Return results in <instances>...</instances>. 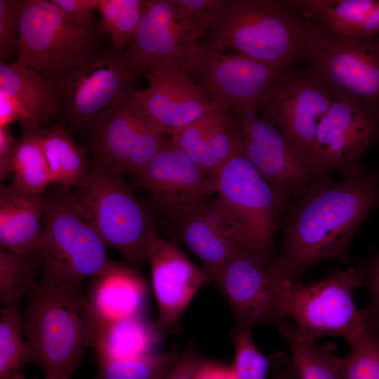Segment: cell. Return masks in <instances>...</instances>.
<instances>
[{
  "label": "cell",
  "instance_id": "681fc988",
  "mask_svg": "<svg viewBox=\"0 0 379 379\" xmlns=\"http://www.w3.org/2000/svg\"><path fill=\"white\" fill-rule=\"evenodd\" d=\"M162 379V378H161Z\"/></svg>",
  "mask_w": 379,
  "mask_h": 379
},
{
  "label": "cell",
  "instance_id": "30bf717a",
  "mask_svg": "<svg viewBox=\"0 0 379 379\" xmlns=\"http://www.w3.org/2000/svg\"><path fill=\"white\" fill-rule=\"evenodd\" d=\"M362 286L357 267L335 270L324 279L305 284L290 281L285 298V314L291 317L300 335L317 340L344 338L352 345L364 333L366 321L354 302L353 291Z\"/></svg>",
  "mask_w": 379,
  "mask_h": 379
},
{
  "label": "cell",
  "instance_id": "83f0119b",
  "mask_svg": "<svg viewBox=\"0 0 379 379\" xmlns=\"http://www.w3.org/2000/svg\"><path fill=\"white\" fill-rule=\"evenodd\" d=\"M39 133L52 183L72 187L82 182L89 169L83 149L70 135L58 125L45 127Z\"/></svg>",
  "mask_w": 379,
  "mask_h": 379
},
{
  "label": "cell",
  "instance_id": "8d00e7d4",
  "mask_svg": "<svg viewBox=\"0 0 379 379\" xmlns=\"http://www.w3.org/2000/svg\"><path fill=\"white\" fill-rule=\"evenodd\" d=\"M22 0H0V59L17 51L18 31Z\"/></svg>",
  "mask_w": 379,
  "mask_h": 379
},
{
  "label": "cell",
  "instance_id": "ac0fdd59",
  "mask_svg": "<svg viewBox=\"0 0 379 379\" xmlns=\"http://www.w3.org/2000/svg\"><path fill=\"white\" fill-rule=\"evenodd\" d=\"M202 36L175 0H145L136 32L126 50L147 72L166 62H186Z\"/></svg>",
  "mask_w": 379,
  "mask_h": 379
},
{
  "label": "cell",
  "instance_id": "74e56055",
  "mask_svg": "<svg viewBox=\"0 0 379 379\" xmlns=\"http://www.w3.org/2000/svg\"><path fill=\"white\" fill-rule=\"evenodd\" d=\"M362 286L370 294V302L363 312L368 324L379 331V254L368 258L357 267Z\"/></svg>",
  "mask_w": 379,
  "mask_h": 379
},
{
  "label": "cell",
  "instance_id": "4316f807",
  "mask_svg": "<svg viewBox=\"0 0 379 379\" xmlns=\"http://www.w3.org/2000/svg\"><path fill=\"white\" fill-rule=\"evenodd\" d=\"M275 327L289 345L299 379H345L342 358L335 354V344L321 345L316 340L300 335L288 319Z\"/></svg>",
  "mask_w": 379,
  "mask_h": 379
},
{
  "label": "cell",
  "instance_id": "52a82bcc",
  "mask_svg": "<svg viewBox=\"0 0 379 379\" xmlns=\"http://www.w3.org/2000/svg\"><path fill=\"white\" fill-rule=\"evenodd\" d=\"M124 177L94 164L70 194L107 248L117 250L130 263L140 265L147 260L157 233Z\"/></svg>",
  "mask_w": 379,
  "mask_h": 379
},
{
  "label": "cell",
  "instance_id": "c3c4849f",
  "mask_svg": "<svg viewBox=\"0 0 379 379\" xmlns=\"http://www.w3.org/2000/svg\"><path fill=\"white\" fill-rule=\"evenodd\" d=\"M376 169H377V171H378V172L379 173V166L376 167Z\"/></svg>",
  "mask_w": 379,
  "mask_h": 379
},
{
  "label": "cell",
  "instance_id": "4dcf8cb0",
  "mask_svg": "<svg viewBox=\"0 0 379 379\" xmlns=\"http://www.w3.org/2000/svg\"><path fill=\"white\" fill-rule=\"evenodd\" d=\"M14 183L30 193L43 194L52 183L39 131L24 132L17 143L13 166Z\"/></svg>",
  "mask_w": 379,
  "mask_h": 379
},
{
  "label": "cell",
  "instance_id": "5bb4252c",
  "mask_svg": "<svg viewBox=\"0 0 379 379\" xmlns=\"http://www.w3.org/2000/svg\"><path fill=\"white\" fill-rule=\"evenodd\" d=\"M289 281L237 246L213 283L233 312L237 327L274 325L288 319L285 298Z\"/></svg>",
  "mask_w": 379,
  "mask_h": 379
},
{
  "label": "cell",
  "instance_id": "277c9868",
  "mask_svg": "<svg viewBox=\"0 0 379 379\" xmlns=\"http://www.w3.org/2000/svg\"><path fill=\"white\" fill-rule=\"evenodd\" d=\"M303 23L287 1L224 0L206 43L285 71L298 59Z\"/></svg>",
  "mask_w": 379,
  "mask_h": 379
},
{
  "label": "cell",
  "instance_id": "1f68e13d",
  "mask_svg": "<svg viewBox=\"0 0 379 379\" xmlns=\"http://www.w3.org/2000/svg\"><path fill=\"white\" fill-rule=\"evenodd\" d=\"M180 354L175 349L132 357L98 358L96 379H161Z\"/></svg>",
  "mask_w": 379,
  "mask_h": 379
},
{
  "label": "cell",
  "instance_id": "b9f144b4",
  "mask_svg": "<svg viewBox=\"0 0 379 379\" xmlns=\"http://www.w3.org/2000/svg\"><path fill=\"white\" fill-rule=\"evenodd\" d=\"M272 379H299L291 359L286 354L279 352L270 357Z\"/></svg>",
  "mask_w": 379,
  "mask_h": 379
},
{
  "label": "cell",
  "instance_id": "603a6c76",
  "mask_svg": "<svg viewBox=\"0 0 379 379\" xmlns=\"http://www.w3.org/2000/svg\"><path fill=\"white\" fill-rule=\"evenodd\" d=\"M44 197L11 182L0 190V246L39 255L43 239Z\"/></svg>",
  "mask_w": 379,
  "mask_h": 379
},
{
  "label": "cell",
  "instance_id": "7c38bea8",
  "mask_svg": "<svg viewBox=\"0 0 379 379\" xmlns=\"http://www.w3.org/2000/svg\"><path fill=\"white\" fill-rule=\"evenodd\" d=\"M379 142V115L352 98L335 95L319 125L309 164L317 178H343L366 168L364 152Z\"/></svg>",
  "mask_w": 379,
  "mask_h": 379
},
{
  "label": "cell",
  "instance_id": "f1b7e54d",
  "mask_svg": "<svg viewBox=\"0 0 379 379\" xmlns=\"http://www.w3.org/2000/svg\"><path fill=\"white\" fill-rule=\"evenodd\" d=\"M379 0L287 1L294 8L317 18L319 23L337 32L358 36L367 15Z\"/></svg>",
  "mask_w": 379,
  "mask_h": 379
},
{
  "label": "cell",
  "instance_id": "9c48e42d",
  "mask_svg": "<svg viewBox=\"0 0 379 379\" xmlns=\"http://www.w3.org/2000/svg\"><path fill=\"white\" fill-rule=\"evenodd\" d=\"M143 73L126 49L99 51L55 83L62 112L74 125L96 132L125 102Z\"/></svg>",
  "mask_w": 379,
  "mask_h": 379
},
{
  "label": "cell",
  "instance_id": "60d3db41",
  "mask_svg": "<svg viewBox=\"0 0 379 379\" xmlns=\"http://www.w3.org/2000/svg\"><path fill=\"white\" fill-rule=\"evenodd\" d=\"M18 142L11 135L8 126L0 127V180L4 182L13 176V166Z\"/></svg>",
  "mask_w": 379,
  "mask_h": 379
},
{
  "label": "cell",
  "instance_id": "ab89813d",
  "mask_svg": "<svg viewBox=\"0 0 379 379\" xmlns=\"http://www.w3.org/2000/svg\"><path fill=\"white\" fill-rule=\"evenodd\" d=\"M202 361L194 345L190 343L162 379H195Z\"/></svg>",
  "mask_w": 379,
  "mask_h": 379
},
{
  "label": "cell",
  "instance_id": "4fadbf2b",
  "mask_svg": "<svg viewBox=\"0 0 379 379\" xmlns=\"http://www.w3.org/2000/svg\"><path fill=\"white\" fill-rule=\"evenodd\" d=\"M186 64L192 78L220 108H255L284 71L249 56L225 54L208 45L197 44Z\"/></svg>",
  "mask_w": 379,
  "mask_h": 379
},
{
  "label": "cell",
  "instance_id": "5b68a950",
  "mask_svg": "<svg viewBox=\"0 0 379 379\" xmlns=\"http://www.w3.org/2000/svg\"><path fill=\"white\" fill-rule=\"evenodd\" d=\"M215 204L236 245L264 264L274 261L277 218L286 205L284 196L269 183L252 163L239 154L215 177Z\"/></svg>",
  "mask_w": 379,
  "mask_h": 379
},
{
  "label": "cell",
  "instance_id": "bcb514c9",
  "mask_svg": "<svg viewBox=\"0 0 379 379\" xmlns=\"http://www.w3.org/2000/svg\"><path fill=\"white\" fill-rule=\"evenodd\" d=\"M6 379H26L21 371H18Z\"/></svg>",
  "mask_w": 379,
  "mask_h": 379
},
{
  "label": "cell",
  "instance_id": "7bdbcfd3",
  "mask_svg": "<svg viewBox=\"0 0 379 379\" xmlns=\"http://www.w3.org/2000/svg\"><path fill=\"white\" fill-rule=\"evenodd\" d=\"M195 379H237L231 367L202 361Z\"/></svg>",
  "mask_w": 379,
  "mask_h": 379
},
{
  "label": "cell",
  "instance_id": "7dc6e473",
  "mask_svg": "<svg viewBox=\"0 0 379 379\" xmlns=\"http://www.w3.org/2000/svg\"><path fill=\"white\" fill-rule=\"evenodd\" d=\"M45 379H65V378H47V377H45Z\"/></svg>",
  "mask_w": 379,
  "mask_h": 379
},
{
  "label": "cell",
  "instance_id": "7a4b0ae2",
  "mask_svg": "<svg viewBox=\"0 0 379 379\" xmlns=\"http://www.w3.org/2000/svg\"><path fill=\"white\" fill-rule=\"evenodd\" d=\"M97 324L81 287L46 288L37 284L22 313L27 364L39 366L45 377L71 379L93 344Z\"/></svg>",
  "mask_w": 379,
  "mask_h": 379
},
{
  "label": "cell",
  "instance_id": "9a60e30c",
  "mask_svg": "<svg viewBox=\"0 0 379 379\" xmlns=\"http://www.w3.org/2000/svg\"><path fill=\"white\" fill-rule=\"evenodd\" d=\"M147 77L148 87L131 92L127 100L164 135L171 136L220 108L190 75L186 62L159 65L149 69Z\"/></svg>",
  "mask_w": 379,
  "mask_h": 379
},
{
  "label": "cell",
  "instance_id": "d4e9b609",
  "mask_svg": "<svg viewBox=\"0 0 379 379\" xmlns=\"http://www.w3.org/2000/svg\"><path fill=\"white\" fill-rule=\"evenodd\" d=\"M145 296L142 277L131 267L117 263L98 278L90 301L98 319L110 321L142 314Z\"/></svg>",
  "mask_w": 379,
  "mask_h": 379
},
{
  "label": "cell",
  "instance_id": "cb8c5ba5",
  "mask_svg": "<svg viewBox=\"0 0 379 379\" xmlns=\"http://www.w3.org/2000/svg\"><path fill=\"white\" fill-rule=\"evenodd\" d=\"M162 333L157 324L149 322L142 314L110 321L98 318L93 345L98 358L149 354L154 353Z\"/></svg>",
  "mask_w": 379,
  "mask_h": 379
},
{
  "label": "cell",
  "instance_id": "e575fe53",
  "mask_svg": "<svg viewBox=\"0 0 379 379\" xmlns=\"http://www.w3.org/2000/svg\"><path fill=\"white\" fill-rule=\"evenodd\" d=\"M342 358L345 379H379V331L366 322L362 335Z\"/></svg>",
  "mask_w": 379,
  "mask_h": 379
},
{
  "label": "cell",
  "instance_id": "2e32d148",
  "mask_svg": "<svg viewBox=\"0 0 379 379\" xmlns=\"http://www.w3.org/2000/svg\"><path fill=\"white\" fill-rule=\"evenodd\" d=\"M174 223L216 194L215 178L205 173L171 138L135 177Z\"/></svg>",
  "mask_w": 379,
  "mask_h": 379
},
{
  "label": "cell",
  "instance_id": "f6af8a7d",
  "mask_svg": "<svg viewBox=\"0 0 379 379\" xmlns=\"http://www.w3.org/2000/svg\"><path fill=\"white\" fill-rule=\"evenodd\" d=\"M379 34V1L365 18L359 36H373Z\"/></svg>",
  "mask_w": 379,
  "mask_h": 379
},
{
  "label": "cell",
  "instance_id": "836d02e7",
  "mask_svg": "<svg viewBox=\"0 0 379 379\" xmlns=\"http://www.w3.org/2000/svg\"><path fill=\"white\" fill-rule=\"evenodd\" d=\"M27 354L19 305L4 306L0 318V379L20 371L27 364Z\"/></svg>",
  "mask_w": 379,
  "mask_h": 379
},
{
  "label": "cell",
  "instance_id": "ee69618b",
  "mask_svg": "<svg viewBox=\"0 0 379 379\" xmlns=\"http://www.w3.org/2000/svg\"><path fill=\"white\" fill-rule=\"evenodd\" d=\"M22 113L18 105L11 99L0 95V127L21 120Z\"/></svg>",
  "mask_w": 379,
  "mask_h": 379
},
{
  "label": "cell",
  "instance_id": "e0dca14e",
  "mask_svg": "<svg viewBox=\"0 0 379 379\" xmlns=\"http://www.w3.org/2000/svg\"><path fill=\"white\" fill-rule=\"evenodd\" d=\"M232 111L243 154L287 203L293 201L317 178L316 175L255 108Z\"/></svg>",
  "mask_w": 379,
  "mask_h": 379
},
{
  "label": "cell",
  "instance_id": "d590c367",
  "mask_svg": "<svg viewBox=\"0 0 379 379\" xmlns=\"http://www.w3.org/2000/svg\"><path fill=\"white\" fill-rule=\"evenodd\" d=\"M234 356L231 368L237 379H265L270 368V358L255 346L251 328L237 327L233 334Z\"/></svg>",
  "mask_w": 379,
  "mask_h": 379
},
{
  "label": "cell",
  "instance_id": "ba28073f",
  "mask_svg": "<svg viewBox=\"0 0 379 379\" xmlns=\"http://www.w3.org/2000/svg\"><path fill=\"white\" fill-rule=\"evenodd\" d=\"M98 52L93 27L70 20L50 0H22L18 61L57 83Z\"/></svg>",
  "mask_w": 379,
  "mask_h": 379
},
{
  "label": "cell",
  "instance_id": "f35d334b",
  "mask_svg": "<svg viewBox=\"0 0 379 379\" xmlns=\"http://www.w3.org/2000/svg\"><path fill=\"white\" fill-rule=\"evenodd\" d=\"M66 16L76 23L93 27V13L98 0H50Z\"/></svg>",
  "mask_w": 379,
  "mask_h": 379
},
{
  "label": "cell",
  "instance_id": "44dd1931",
  "mask_svg": "<svg viewBox=\"0 0 379 379\" xmlns=\"http://www.w3.org/2000/svg\"><path fill=\"white\" fill-rule=\"evenodd\" d=\"M0 95L11 99L19 107L24 132L41 131L62 112L56 84L18 60L1 61Z\"/></svg>",
  "mask_w": 379,
  "mask_h": 379
},
{
  "label": "cell",
  "instance_id": "8fae6325",
  "mask_svg": "<svg viewBox=\"0 0 379 379\" xmlns=\"http://www.w3.org/2000/svg\"><path fill=\"white\" fill-rule=\"evenodd\" d=\"M334 96L309 69L301 72L290 67L267 91L255 109L310 168V149Z\"/></svg>",
  "mask_w": 379,
  "mask_h": 379
},
{
  "label": "cell",
  "instance_id": "d6a6232c",
  "mask_svg": "<svg viewBox=\"0 0 379 379\" xmlns=\"http://www.w3.org/2000/svg\"><path fill=\"white\" fill-rule=\"evenodd\" d=\"M145 3V0H98L100 29L110 34L114 49L127 48L136 32Z\"/></svg>",
  "mask_w": 379,
  "mask_h": 379
},
{
  "label": "cell",
  "instance_id": "ffe728a7",
  "mask_svg": "<svg viewBox=\"0 0 379 379\" xmlns=\"http://www.w3.org/2000/svg\"><path fill=\"white\" fill-rule=\"evenodd\" d=\"M171 138L205 173L215 178L230 159L243 154L232 109H214Z\"/></svg>",
  "mask_w": 379,
  "mask_h": 379
},
{
  "label": "cell",
  "instance_id": "d6986e66",
  "mask_svg": "<svg viewBox=\"0 0 379 379\" xmlns=\"http://www.w3.org/2000/svg\"><path fill=\"white\" fill-rule=\"evenodd\" d=\"M147 260L159 309L157 324L164 331L177 321L197 291L204 284L211 283V278L173 241L158 234Z\"/></svg>",
  "mask_w": 379,
  "mask_h": 379
},
{
  "label": "cell",
  "instance_id": "7402d4cb",
  "mask_svg": "<svg viewBox=\"0 0 379 379\" xmlns=\"http://www.w3.org/2000/svg\"><path fill=\"white\" fill-rule=\"evenodd\" d=\"M173 224L179 239L199 258L213 283L237 246L215 199L207 200Z\"/></svg>",
  "mask_w": 379,
  "mask_h": 379
},
{
  "label": "cell",
  "instance_id": "8992f818",
  "mask_svg": "<svg viewBox=\"0 0 379 379\" xmlns=\"http://www.w3.org/2000/svg\"><path fill=\"white\" fill-rule=\"evenodd\" d=\"M298 58L333 95L358 101L379 115V36L343 34L303 23Z\"/></svg>",
  "mask_w": 379,
  "mask_h": 379
},
{
  "label": "cell",
  "instance_id": "484cf974",
  "mask_svg": "<svg viewBox=\"0 0 379 379\" xmlns=\"http://www.w3.org/2000/svg\"><path fill=\"white\" fill-rule=\"evenodd\" d=\"M140 121V114L126 100L95 132L94 164L124 176Z\"/></svg>",
  "mask_w": 379,
  "mask_h": 379
},
{
  "label": "cell",
  "instance_id": "3957f363",
  "mask_svg": "<svg viewBox=\"0 0 379 379\" xmlns=\"http://www.w3.org/2000/svg\"><path fill=\"white\" fill-rule=\"evenodd\" d=\"M43 230L38 280L43 287H81L86 279L102 277L117 265L70 192L44 197Z\"/></svg>",
  "mask_w": 379,
  "mask_h": 379
},
{
  "label": "cell",
  "instance_id": "f546056e",
  "mask_svg": "<svg viewBox=\"0 0 379 379\" xmlns=\"http://www.w3.org/2000/svg\"><path fill=\"white\" fill-rule=\"evenodd\" d=\"M40 270L39 255H28L0 248V302L19 305L36 288Z\"/></svg>",
  "mask_w": 379,
  "mask_h": 379
},
{
  "label": "cell",
  "instance_id": "6da1fadb",
  "mask_svg": "<svg viewBox=\"0 0 379 379\" xmlns=\"http://www.w3.org/2000/svg\"><path fill=\"white\" fill-rule=\"evenodd\" d=\"M378 205L375 168L338 182L316 178L292 201L282 225V247L270 267L284 279L296 281L317 263L347 262L357 231Z\"/></svg>",
  "mask_w": 379,
  "mask_h": 379
}]
</instances>
